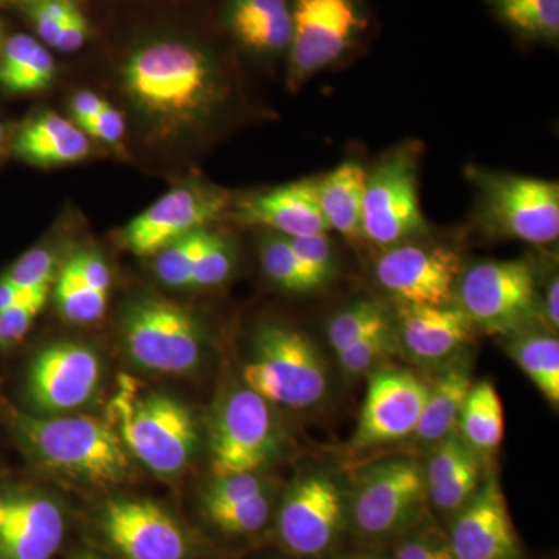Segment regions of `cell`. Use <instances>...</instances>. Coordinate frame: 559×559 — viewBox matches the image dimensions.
Returning a JSON list of instances; mask_svg holds the SVG:
<instances>
[{"label":"cell","mask_w":559,"mask_h":559,"mask_svg":"<svg viewBox=\"0 0 559 559\" xmlns=\"http://www.w3.org/2000/svg\"><path fill=\"white\" fill-rule=\"evenodd\" d=\"M428 231L418 197L417 145H401L367 176L362 240L378 248L415 240Z\"/></svg>","instance_id":"cell-8"},{"label":"cell","mask_w":559,"mask_h":559,"mask_svg":"<svg viewBox=\"0 0 559 559\" xmlns=\"http://www.w3.org/2000/svg\"><path fill=\"white\" fill-rule=\"evenodd\" d=\"M234 250L229 241L210 231L207 245L202 250L190 288H212L226 282L234 270Z\"/></svg>","instance_id":"cell-37"},{"label":"cell","mask_w":559,"mask_h":559,"mask_svg":"<svg viewBox=\"0 0 559 559\" xmlns=\"http://www.w3.org/2000/svg\"><path fill=\"white\" fill-rule=\"evenodd\" d=\"M227 27L245 49L261 57L289 50L293 14L288 0H229Z\"/></svg>","instance_id":"cell-24"},{"label":"cell","mask_w":559,"mask_h":559,"mask_svg":"<svg viewBox=\"0 0 559 559\" xmlns=\"http://www.w3.org/2000/svg\"><path fill=\"white\" fill-rule=\"evenodd\" d=\"M450 547L455 559H520L521 546L498 477L481 481L473 499L457 511Z\"/></svg>","instance_id":"cell-18"},{"label":"cell","mask_w":559,"mask_h":559,"mask_svg":"<svg viewBox=\"0 0 559 559\" xmlns=\"http://www.w3.org/2000/svg\"><path fill=\"white\" fill-rule=\"evenodd\" d=\"M426 498L421 466L411 459L389 460L360 479L353 496V521L364 535H388L414 520Z\"/></svg>","instance_id":"cell-12"},{"label":"cell","mask_w":559,"mask_h":559,"mask_svg":"<svg viewBox=\"0 0 559 559\" xmlns=\"http://www.w3.org/2000/svg\"><path fill=\"white\" fill-rule=\"evenodd\" d=\"M476 189V223L491 238L550 245L559 237V186L555 180L468 168Z\"/></svg>","instance_id":"cell-4"},{"label":"cell","mask_w":559,"mask_h":559,"mask_svg":"<svg viewBox=\"0 0 559 559\" xmlns=\"http://www.w3.org/2000/svg\"><path fill=\"white\" fill-rule=\"evenodd\" d=\"M503 25L522 38L557 44L559 0H485Z\"/></svg>","instance_id":"cell-30"},{"label":"cell","mask_w":559,"mask_h":559,"mask_svg":"<svg viewBox=\"0 0 559 559\" xmlns=\"http://www.w3.org/2000/svg\"><path fill=\"white\" fill-rule=\"evenodd\" d=\"M544 319L551 331L559 326V282L558 275L551 277L547 283L546 294H544L543 305Z\"/></svg>","instance_id":"cell-49"},{"label":"cell","mask_w":559,"mask_h":559,"mask_svg":"<svg viewBox=\"0 0 559 559\" xmlns=\"http://www.w3.org/2000/svg\"><path fill=\"white\" fill-rule=\"evenodd\" d=\"M266 492V485L255 473L230 474L215 477L204 496V507H223L255 498Z\"/></svg>","instance_id":"cell-40"},{"label":"cell","mask_w":559,"mask_h":559,"mask_svg":"<svg viewBox=\"0 0 559 559\" xmlns=\"http://www.w3.org/2000/svg\"><path fill=\"white\" fill-rule=\"evenodd\" d=\"M106 294L92 289L75 267L66 264L55 283V299L62 318L75 325H90L105 316L108 307Z\"/></svg>","instance_id":"cell-32"},{"label":"cell","mask_w":559,"mask_h":559,"mask_svg":"<svg viewBox=\"0 0 559 559\" xmlns=\"http://www.w3.org/2000/svg\"><path fill=\"white\" fill-rule=\"evenodd\" d=\"M69 261L92 289L109 296L110 271L100 253L83 250Z\"/></svg>","instance_id":"cell-44"},{"label":"cell","mask_w":559,"mask_h":559,"mask_svg":"<svg viewBox=\"0 0 559 559\" xmlns=\"http://www.w3.org/2000/svg\"><path fill=\"white\" fill-rule=\"evenodd\" d=\"M294 252L304 266L314 275L320 285H325L334 272V249L329 234L308 235V237L289 238Z\"/></svg>","instance_id":"cell-41"},{"label":"cell","mask_w":559,"mask_h":559,"mask_svg":"<svg viewBox=\"0 0 559 559\" xmlns=\"http://www.w3.org/2000/svg\"><path fill=\"white\" fill-rule=\"evenodd\" d=\"M229 204V193L216 187H176L128 223L121 230V242L135 255H156L191 231L207 229L210 223L227 212Z\"/></svg>","instance_id":"cell-10"},{"label":"cell","mask_w":559,"mask_h":559,"mask_svg":"<svg viewBox=\"0 0 559 559\" xmlns=\"http://www.w3.org/2000/svg\"><path fill=\"white\" fill-rule=\"evenodd\" d=\"M392 325L389 308L378 300H359L330 320L326 336L334 353L355 344L367 334Z\"/></svg>","instance_id":"cell-33"},{"label":"cell","mask_w":559,"mask_h":559,"mask_svg":"<svg viewBox=\"0 0 559 559\" xmlns=\"http://www.w3.org/2000/svg\"><path fill=\"white\" fill-rule=\"evenodd\" d=\"M462 275V259L444 246L401 242L384 250L374 266L381 288L399 304H451Z\"/></svg>","instance_id":"cell-13"},{"label":"cell","mask_w":559,"mask_h":559,"mask_svg":"<svg viewBox=\"0 0 559 559\" xmlns=\"http://www.w3.org/2000/svg\"><path fill=\"white\" fill-rule=\"evenodd\" d=\"M395 559H455L450 543L432 536H415L401 544Z\"/></svg>","instance_id":"cell-46"},{"label":"cell","mask_w":559,"mask_h":559,"mask_svg":"<svg viewBox=\"0 0 559 559\" xmlns=\"http://www.w3.org/2000/svg\"><path fill=\"white\" fill-rule=\"evenodd\" d=\"M344 525V502L336 481L312 473L290 487L278 514V532L290 551L314 557L333 546Z\"/></svg>","instance_id":"cell-15"},{"label":"cell","mask_w":559,"mask_h":559,"mask_svg":"<svg viewBox=\"0 0 559 559\" xmlns=\"http://www.w3.org/2000/svg\"><path fill=\"white\" fill-rule=\"evenodd\" d=\"M260 261L264 274L278 288L289 293H310L322 286L296 255L289 238L282 235L272 234L261 241Z\"/></svg>","instance_id":"cell-31"},{"label":"cell","mask_w":559,"mask_h":559,"mask_svg":"<svg viewBox=\"0 0 559 559\" xmlns=\"http://www.w3.org/2000/svg\"><path fill=\"white\" fill-rule=\"evenodd\" d=\"M39 2V0H0V7L3 5H21V7H28L32 5V3ZM72 2L80 3L81 0H72Z\"/></svg>","instance_id":"cell-50"},{"label":"cell","mask_w":559,"mask_h":559,"mask_svg":"<svg viewBox=\"0 0 559 559\" xmlns=\"http://www.w3.org/2000/svg\"><path fill=\"white\" fill-rule=\"evenodd\" d=\"M44 288H50V286H43V288L36 289H22L17 288V286L13 285L9 280L0 278V311L9 310V308L21 304V301L32 299L36 293H39V290Z\"/></svg>","instance_id":"cell-48"},{"label":"cell","mask_w":559,"mask_h":559,"mask_svg":"<svg viewBox=\"0 0 559 559\" xmlns=\"http://www.w3.org/2000/svg\"><path fill=\"white\" fill-rule=\"evenodd\" d=\"M62 538L64 520L50 499L0 498V559H50Z\"/></svg>","instance_id":"cell-20"},{"label":"cell","mask_w":559,"mask_h":559,"mask_svg":"<svg viewBox=\"0 0 559 559\" xmlns=\"http://www.w3.org/2000/svg\"><path fill=\"white\" fill-rule=\"evenodd\" d=\"M2 46H3V39L0 40V55H2Z\"/></svg>","instance_id":"cell-55"},{"label":"cell","mask_w":559,"mask_h":559,"mask_svg":"<svg viewBox=\"0 0 559 559\" xmlns=\"http://www.w3.org/2000/svg\"><path fill=\"white\" fill-rule=\"evenodd\" d=\"M210 521L227 533H253L264 527L271 514V499L267 492L231 503V506L209 507Z\"/></svg>","instance_id":"cell-35"},{"label":"cell","mask_w":559,"mask_h":559,"mask_svg":"<svg viewBox=\"0 0 559 559\" xmlns=\"http://www.w3.org/2000/svg\"><path fill=\"white\" fill-rule=\"evenodd\" d=\"M57 270V257L49 249L36 248L28 250L13 266L7 271L3 278L22 289H36L51 286Z\"/></svg>","instance_id":"cell-39"},{"label":"cell","mask_w":559,"mask_h":559,"mask_svg":"<svg viewBox=\"0 0 559 559\" xmlns=\"http://www.w3.org/2000/svg\"><path fill=\"white\" fill-rule=\"evenodd\" d=\"M393 336L395 334L390 325L388 329L367 334L362 340L356 341L355 344L336 353L341 370L349 378H358L360 374L367 373L392 352L393 345H395Z\"/></svg>","instance_id":"cell-36"},{"label":"cell","mask_w":559,"mask_h":559,"mask_svg":"<svg viewBox=\"0 0 559 559\" xmlns=\"http://www.w3.org/2000/svg\"><path fill=\"white\" fill-rule=\"evenodd\" d=\"M289 5L288 84L296 90L340 61L362 35L367 20L360 0H293Z\"/></svg>","instance_id":"cell-9"},{"label":"cell","mask_w":559,"mask_h":559,"mask_svg":"<svg viewBox=\"0 0 559 559\" xmlns=\"http://www.w3.org/2000/svg\"><path fill=\"white\" fill-rule=\"evenodd\" d=\"M100 374V359L94 349L76 342H60L33 359L28 395L47 414L76 409L97 392Z\"/></svg>","instance_id":"cell-16"},{"label":"cell","mask_w":559,"mask_h":559,"mask_svg":"<svg viewBox=\"0 0 559 559\" xmlns=\"http://www.w3.org/2000/svg\"><path fill=\"white\" fill-rule=\"evenodd\" d=\"M209 229L191 231L156 253V275L170 288H190L194 267L207 245Z\"/></svg>","instance_id":"cell-34"},{"label":"cell","mask_w":559,"mask_h":559,"mask_svg":"<svg viewBox=\"0 0 559 559\" xmlns=\"http://www.w3.org/2000/svg\"><path fill=\"white\" fill-rule=\"evenodd\" d=\"M50 288L40 289L32 299L21 301L9 310L0 311V349L11 348L27 336L33 322L46 307Z\"/></svg>","instance_id":"cell-38"},{"label":"cell","mask_w":559,"mask_h":559,"mask_svg":"<svg viewBox=\"0 0 559 559\" xmlns=\"http://www.w3.org/2000/svg\"><path fill=\"white\" fill-rule=\"evenodd\" d=\"M3 39V28H2V24H0V40Z\"/></svg>","instance_id":"cell-54"},{"label":"cell","mask_w":559,"mask_h":559,"mask_svg":"<svg viewBox=\"0 0 559 559\" xmlns=\"http://www.w3.org/2000/svg\"><path fill=\"white\" fill-rule=\"evenodd\" d=\"M241 224L286 238L329 234L320 213L316 179H300L246 198L235 209Z\"/></svg>","instance_id":"cell-21"},{"label":"cell","mask_w":559,"mask_h":559,"mask_svg":"<svg viewBox=\"0 0 559 559\" xmlns=\"http://www.w3.org/2000/svg\"><path fill=\"white\" fill-rule=\"evenodd\" d=\"M473 384L469 362L460 359L448 364L428 385L425 407L414 433L417 440L433 444L455 433L460 412Z\"/></svg>","instance_id":"cell-26"},{"label":"cell","mask_w":559,"mask_h":559,"mask_svg":"<svg viewBox=\"0 0 559 559\" xmlns=\"http://www.w3.org/2000/svg\"><path fill=\"white\" fill-rule=\"evenodd\" d=\"M57 62L47 47L32 36H11L0 55V87L10 94H33L50 86Z\"/></svg>","instance_id":"cell-27"},{"label":"cell","mask_w":559,"mask_h":559,"mask_svg":"<svg viewBox=\"0 0 559 559\" xmlns=\"http://www.w3.org/2000/svg\"><path fill=\"white\" fill-rule=\"evenodd\" d=\"M90 35V21L84 16L79 5L72 7L64 24H62L60 36H58L53 49L60 50L62 53H73L86 44Z\"/></svg>","instance_id":"cell-45"},{"label":"cell","mask_w":559,"mask_h":559,"mask_svg":"<svg viewBox=\"0 0 559 559\" xmlns=\"http://www.w3.org/2000/svg\"><path fill=\"white\" fill-rule=\"evenodd\" d=\"M457 297L476 329L513 336L538 311L535 270L527 260L480 261L460 275Z\"/></svg>","instance_id":"cell-6"},{"label":"cell","mask_w":559,"mask_h":559,"mask_svg":"<svg viewBox=\"0 0 559 559\" xmlns=\"http://www.w3.org/2000/svg\"><path fill=\"white\" fill-rule=\"evenodd\" d=\"M106 105H108V102L102 95L95 94V92H76L72 97V102H70V114H72L73 123L81 124L84 121L94 119Z\"/></svg>","instance_id":"cell-47"},{"label":"cell","mask_w":559,"mask_h":559,"mask_svg":"<svg viewBox=\"0 0 559 559\" xmlns=\"http://www.w3.org/2000/svg\"><path fill=\"white\" fill-rule=\"evenodd\" d=\"M347 559H378V558H373V557H353V558H347Z\"/></svg>","instance_id":"cell-53"},{"label":"cell","mask_w":559,"mask_h":559,"mask_svg":"<svg viewBox=\"0 0 559 559\" xmlns=\"http://www.w3.org/2000/svg\"><path fill=\"white\" fill-rule=\"evenodd\" d=\"M102 527L124 559L186 558V533L150 500H109L103 509Z\"/></svg>","instance_id":"cell-17"},{"label":"cell","mask_w":559,"mask_h":559,"mask_svg":"<svg viewBox=\"0 0 559 559\" xmlns=\"http://www.w3.org/2000/svg\"><path fill=\"white\" fill-rule=\"evenodd\" d=\"M509 355L551 406L559 403V341L554 333L513 334Z\"/></svg>","instance_id":"cell-29"},{"label":"cell","mask_w":559,"mask_h":559,"mask_svg":"<svg viewBox=\"0 0 559 559\" xmlns=\"http://www.w3.org/2000/svg\"><path fill=\"white\" fill-rule=\"evenodd\" d=\"M76 127L91 135L92 139L100 140V142L108 143V145H117L127 132V121H124L123 114L110 106L109 103L97 117L76 124Z\"/></svg>","instance_id":"cell-43"},{"label":"cell","mask_w":559,"mask_h":559,"mask_svg":"<svg viewBox=\"0 0 559 559\" xmlns=\"http://www.w3.org/2000/svg\"><path fill=\"white\" fill-rule=\"evenodd\" d=\"M75 5L79 3L72 2V0H39V2L25 7V10H27L39 38L46 46L53 49L66 17Z\"/></svg>","instance_id":"cell-42"},{"label":"cell","mask_w":559,"mask_h":559,"mask_svg":"<svg viewBox=\"0 0 559 559\" xmlns=\"http://www.w3.org/2000/svg\"><path fill=\"white\" fill-rule=\"evenodd\" d=\"M399 336L407 355L418 362L433 364L452 358L474 337L476 326L459 304H399Z\"/></svg>","instance_id":"cell-19"},{"label":"cell","mask_w":559,"mask_h":559,"mask_svg":"<svg viewBox=\"0 0 559 559\" xmlns=\"http://www.w3.org/2000/svg\"><path fill=\"white\" fill-rule=\"evenodd\" d=\"M121 336L138 366L180 374L200 364L204 336L191 312L160 297H140L121 319Z\"/></svg>","instance_id":"cell-7"},{"label":"cell","mask_w":559,"mask_h":559,"mask_svg":"<svg viewBox=\"0 0 559 559\" xmlns=\"http://www.w3.org/2000/svg\"><path fill=\"white\" fill-rule=\"evenodd\" d=\"M108 417L127 451L159 476L179 474L197 451L198 428L189 409L127 374L109 401Z\"/></svg>","instance_id":"cell-3"},{"label":"cell","mask_w":559,"mask_h":559,"mask_svg":"<svg viewBox=\"0 0 559 559\" xmlns=\"http://www.w3.org/2000/svg\"><path fill=\"white\" fill-rule=\"evenodd\" d=\"M277 433L266 400L248 388L235 390L224 401L212 432V469L215 477L255 473L275 451Z\"/></svg>","instance_id":"cell-11"},{"label":"cell","mask_w":559,"mask_h":559,"mask_svg":"<svg viewBox=\"0 0 559 559\" xmlns=\"http://www.w3.org/2000/svg\"><path fill=\"white\" fill-rule=\"evenodd\" d=\"M457 429L463 441L480 457H489L499 450L506 433V418L502 400L491 381L473 384L460 412Z\"/></svg>","instance_id":"cell-28"},{"label":"cell","mask_w":559,"mask_h":559,"mask_svg":"<svg viewBox=\"0 0 559 559\" xmlns=\"http://www.w3.org/2000/svg\"><path fill=\"white\" fill-rule=\"evenodd\" d=\"M367 176L369 171L359 162L347 160L316 179L319 209L326 227L349 242L362 240Z\"/></svg>","instance_id":"cell-25"},{"label":"cell","mask_w":559,"mask_h":559,"mask_svg":"<svg viewBox=\"0 0 559 559\" xmlns=\"http://www.w3.org/2000/svg\"><path fill=\"white\" fill-rule=\"evenodd\" d=\"M242 378L267 403L290 409L316 406L329 390V369L314 342L300 331L274 323L257 331Z\"/></svg>","instance_id":"cell-5"},{"label":"cell","mask_w":559,"mask_h":559,"mask_svg":"<svg viewBox=\"0 0 559 559\" xmlns=\"http://www.w3.org/2000/svg\"><path fill=\"white\" fill-rule=\"evenodd\" d=\"M3 135H5V132H3L2 121H0V145H2Z\"/></svg>","instance_id":"cell-51"},{"label":"cell","mask_w":559,"mask_h":559,"mask_svg":"<svg viewBox=\"0 0 559 559\" xmlns=\"http://www.w3.org/2000/svg\"><path fill=\"white\" fill-rule=\"evenodd\" d=\"M428 385L404 369H381L371 374L360 409L352 450L366 451L414 436Z\"/></svg>","instance_id":"cell-14"},{"label":"cell","mask_w":559,"mask_h":559,"mask_svg":"<svg viewBox=\"0 0 559 559\" xmlns=\"http://www.w3.org/2000/svg\"><path fill=\"white\" fill-rule=\"evenodd\" d=\"M11 425L33 457L62 476L106 487L130 473L127 448L105 419L13 414Z\"/></svg>","instance_id":"cell-2"},{"label":"cell","mask_w":559,"mask_h":559,"mask_svg":"<svg viewBox=\"0 0 559 559\" xmlns=\"http://www.w3.org/2000/svg\"><path fill=\"white\" fill-rule=\"evenodd\" d=\"M13 148L22 160L38 167L76 164L92 151L90 135L72 120L55 112L32 117L17 131Z\"/></svg>","instance_id":"cell-23"},{"label":"cell","mask_w":559,"mask_h":559,"mask_svg":"<svg viewBox=\"0 0 559 559\" xmlns=\"http://www.w3.org/2000/svg\"><path fill=\"white\" fill-rule=\"evenodd\" d=\"M79 559H100V558L95 557V555H83V557H81Z\"/></svg>","instance_id":"cell-52"},{"label":"cell","mask_w":559,"mask_h":559,"mask_svg":"<svg viewBox=\"0 0 559 559\" xmlns=\"http://www.w3.org/2000/svg\"><path fill=\"white\" fill-rule=\"evenodd\" d=\"M121 81L135 110L164 138L207 121L223 102L212 58L186 40L159 39L132 51Z\"/></svg>","instance_id":"cell-1"},{"label":"cell","mask_w":559,"mask_h":559,"mask_svg":"<svg viewBox=\"0 0 559 559\" xmlns=\"http://www.w3.org/2000/svg\"><path fill=\"white\" fill-rule=\"evenodd\" d=\"M484 460L457 433L437 443L425 471L426 488L433 506L457 513L481 485Z\"/></svg>","instance_id":"cell-22"}]
</instances>
